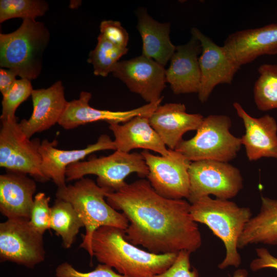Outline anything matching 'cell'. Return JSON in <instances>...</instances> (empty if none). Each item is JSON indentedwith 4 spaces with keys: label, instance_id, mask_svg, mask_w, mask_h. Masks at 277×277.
Wrapping results in <instances>:
<instances>
[{
    "label": "cell",
    "instance_id": "cell-6",
    "mask_svg": "<svg viewBox=\"0 0 277 277\" xmlns=\"http://www.w3.org/2000/svg\"><path fill=\"white\" fill-rule=\"evenodd\" d=\"M231 121L226 115H209L204 117L195 135L183 140L174 149L191 162L212 160L229 162L242 146L240 137L230 132Z\"/></svg>",
    "mask_w": 277,
    "mask_h": 277
},
{
    "label": "cell",
    "instance_id": "cell-27",
    "mask_svg": "<svg viewBox=\"0 0 277 277\" xmlns=\"http://www.w3.org/2000/svg\"><path fill=\"white\" fill-rule=\"evenodd\" d=\"M128 51L127 47L117 46L99 34L97 44L89 53L87 62L93 66L94 75L106 77Z\"/></svg>",
    "mask_w": 277,
    "mask_h": 277
},
{
    "label": "cell",
    "instance_id": "cell-34",
    "mask_svg": "<svg viewBox=\"0 0 277 277\" xmlns=\"http://www.w3.org/2000/svg\"><path fill=\"white\" fill-rule=\"evenodd\" d=\"M257 258L250 264V268L253 271L264 268H271L277 270V258L273 256L265 248L256 249Z\"/></svg>",
    "mask_w": 277,
    "mask_h": 277
},
{
    "label": "cell",
    "instance_id": "cell-15",
    "mask_svg": "<svg viewBox=\"0 0 277 277\" xmlns=\"http://www.w3.org/2000/svg\"><path fill=\"white\" fill-rule=\"evenodd\" d=\"M57 141L50 142L44 139L41 143L39 152L42 157L41 170L48 180H52L58 188L66 185V172L67 167L84 159L94 152L113 150L116 147L109 135L102 134L94 144L85 148L75 150H62L56 148Z\"/></svg>",
    "mask_w": 277,
    "mask_h": 277
},
{
    "label": "cell",
    "instance_id": "cell-17",
    "mask_svg": "<svg viewBox=\"0 0 277 277\" xmlns=\"http://www.w3.org/2000/svg\"><path fill=\"white\" fill-rule=\"evenodd\" d=\"M31 96L32 113L28 120L23 119L19 123L22 131L29 138L35 133L58 124L68 103L61 81L48 88L33 89Z\"/></svg>",
    "mask_w": 277,
    "mask_h": 277
},
{
    "label": "cell",
    "instance_id": "cell-12",
    "mask_svg": "<svg viewBox=\"0 0 277 277\" xmlns=\"http://www.w3.org/2000/svg\"><path fill=\"white\" fill-rule=\"evenodd\" d=\"M191 33L202 46V52L199 58L201 84L197 94L200 101L205 103L216 86L232 83L241 66L223 46L216 44L197 28L192 27Z\"/></svg>",
    "mask_w": 277,
    "mask_h": 277
},
{
    "label": "cell",
    "instance_id": "cell-10",
    "mask_svg": "<svg viewBox=\"0 0 277 277\" xmlns=\"http://www.w3.org/2000/svg\"><path fill=\"white\" fill-rule=\"evenodd\" d=\"M45 259L43 235L25 219L0 224V261L32 268Z\"/></svg>",
    "mask_w": 277,
    "mask_h": 277
},
{
    "label": "cell",
    "instance_id": "cell-13",
    "mask_svg": "<svg viewBox=\"0 0 277 277\" xmlns=\"http://www.w3.org/2000/svg\"><path fill=\"white\" fill-rule=\"evenodd\" d=\"M132 92L139 94L148 103L162 98L166 87L165 67L143 55L118 62L112 72Z\"/></svg>",
    "mask_w": 277,
    "mask_h": 277
},
{
    "label": "cell",
    "instance_id": "cell-30",
    "mask_svg": "<svg viewBox=\"0 0 277 277\" xmlns=\"http://www.w3.org/2000/svg\"><path fill=\"white\" fill-rule=\"evenodd\" d=\"M50 200V197L45 193H37L34 197L30 212V224L43 235L46 230L50 229L51 208L49 206Z\"/></svg>",
    "mask_w": 277,
    "mask_h": 277
},
{
    "label": "cell",
    "instance_id": "cell-20",
    "mask_svg": "<svg viewBox=\"0 0 277 277\" xmlns=\"http://www.w3.org/2000/svg\"><path fill=\"white\" fill-rule=\"evenodd\" d=\"M181 103H166L160 105L149 117L152 127L165 145L174 150L187 132L197 130L204 117L199 113L186 112Z\"/></svg>",
    "mask_w": 277,
    "mask_h": 277
},
{
    "label": "cell",
    "instance_id": "cell-26",
    "mask_svg": "<svg viewBox=\"0 0 277 277\" xmlns=\"http://www.w3.org/2000/svg\"><path fill=\"white\" fill-rule=\"evenodd\" d=\"M253 87L254 103L262 111L277 109V64H264Z\"/></svg>",
    "mask_w": 277,
    "mask_h": 277
},
{
    "label": "cell",
    "instance_id": "cell-25",
    "mask_svg": "<svg viewBox=\"0 0 277 277\" xmlns=\"http://www.w3.org/2000/svg\"><path fill=\"white\" fill-rule=\"evenodd\" d=\"M51 208L50 228L61 236L63 247L69 248L80 228L84 227L83 221L72 205L65 200L56 198Z\"/></svg>",
    "mask_w": 277,
    "mask_h": 277
},
{
    "label": "cell",
    "instance_id": "cell-33",
    "mask_svg": "<svg viewBox=\"0 0 277 277\" xmlns=\"http://www.w3.org/2000/svg\"><path fill=\"white\" fill-rule=\"evenodd\" d=\"M100 34L110 43L118 47H127L129 34L120 22L103 21L100 24Z\"/></svg>",
    "mask_w": 277,
    "mask_h": 277
},
{
    "label": "cell",
    "instance_id": "cell-14",
    "mask_svg": "<svg viewBox=\"0 0 277 277\" xmlns=\"http://www.w3.org/2000/svg\"><path fill=\"white\" fill-rule=\"evenodd\" d=\"M91 97V93L82 91L78 99L68 102L58 124L66 130H70L79 126L100 121L108 124L124 123L137 116L150 117L163 99V97L157 102L147 103L130 110L110 111L91 107L89 105Z\"/></svg>",
    "mask_w": 277,
    "mask_h": 277
},
{
    "label": "cell",
    "instance_id": "cell-5",
    "mask_svg": "<svg viewBox=\"0 0 277 277\" xmlns=\"http://www.w3.org/2000/svg\"><path fill=\"white\" fill-rule=\"evenodd\" d=\"M50 40L43 23L25 19L10 33L0 34V67L15 71L21 78L36 79L42 69L43 55Z\"/></svg>",
    "mask_w": 277,
    "mask_h": 277
},
{
    "label": "cell",
    "instance_id": "cell-35",
    "mask_svg": "<svg viewBox=\"0 0 277 277\" xmlns=\"http://www.w3.org/2000/svg\"><path fill=\"white\" fill-rule=\"evenodd\" d=\"M17 74L10 69L0 68V91L5 94L16 81Z\"/></svg>",
    "mask_w": 277,
    "mask_h": 277
},
{
    "label": "cell",
    "instance_id": "cell-8",
    "mask_svg": "<svg viewBox=\"0 0 277 277\" xmlns=\"http://www.w3.org/2000/svg\"><path fill=\"white\" fill-rule=\"evenodd\" d=\"M1 123V167L10 172L28 174L37 181H48L41 170L39 139L28 138L16 120Z\"/></svg>",
    "mask_w": 277,
    "mask_h": 277
},
{
    "label": "cell",
    "instance_id": "cell-28",
    "mask_svg": "<svg viewBox=\"0 0 277 277\" xmlns=\"http://www.w3.org/2000/svg\"><path fill=\"white\" fill-rule=\"evenodd\" d=\"M48 9V3L44 0H1L0 23L13 18L35 19Z\"/></svg>",
    "mask_w": 277,
    "mask_h": 277
},
{
    "label": "cell",
    "instance_id": "cell-31",
    "mask_svg": "<svg viewBox=\"0 0 277 277\" xmlns=\"http://www.w3.org/2000/svg\"><path fill=\"white\" fill-rule=\"evenodd\" d=\"M56 277H129L115 272L112 267L99 264L91 271L84 272L75 269L68 262H63L55 269Z\"/></svg>",
    "mask_w": 277,
    "mask_h": 277
},
{
    "label": "cell",
    "instance_id": "cell-18",
    "mask_svg": "<svg viewBox=\"0 0 277 277\" xmlns=\"http://www.w3.org/2000/svg\"><path fill=\"white\" fill-rule=\"evenodd\" d=\"M233 106L245 127V133L241 140L248 159L253 161L262 157L277 159V123L275 118L268 114L253 117L239 103H234Z\"/></svg>",
    "mask_w": 277,
    "mask_h": 277
},
{
    "label": "cell",
    "instance_id": "cell-19",
    "mask_svg": "<svg viewBox=\"0 0 277 277\" xmlns=\"http://www.w3.org/2000/svg\"><path fill=\"white\" fill-rule=\"evenodd\" d=\"M223 46L242 66L264 55L277 54V23L236 31L228 36Z\"/></svg>",
    "mask_w": 277,
    "mask_h": 277
},
{
    "label": "cell",
    "instance_id": "cell-23",
    "mask_svg": "<svg viewBox=\"0 0 277 277\" xmlns=\"http://www.w3.org/2000/svg\"><path fill=\"white\" fill-rule=\"evenodd\" d=\"M135 14L136 28L142 41V55L165 67L176 50L170 38V23L156 21L144 8H139Z\"/></svg>",
    "mask_w": 277,
    "mask_h": 277
},
{
    "label": "cell",
    "instance_id": "cell-22",
    "mask_svg": "<svg viewBox=\"0 0 277 277\" xmlns=\"http://www.w3.org/2000/svg\"><path fill=\"white\" fill-rule=\"evenodd\" d=\"M149 117L137 116L123 124H109V128L114 136L116 150L129 152L133 149L141 148L161 155L168 154L169 149L151 126Z\"/></svg>",
    "mask_w": 277,
    "mask_h": 277
},
{
    "label": "cell",
    "instance_id": "cell-32",
    "mask_svg": "<svg viewBox=\"0 0 277 277\" xmlns=\"http://www.w3.org/2000/svg\"><path fill=\"white\" fill-rule=\"evenodd\" d=\"M191 252L186 250L179 252L173 264L164 272L152 277H199L196 269H191Z\"/></svg>",
    "mask_w": 277,
    "mask_h": 277
},
{
    "label": "cell",
    "instance_id": "cell-3",
    "mask_svg": "<svg viewBox=\"0 0 277 277\" xmlns=\"http://www.w3.org/2000/svg\"><path fill=\"white\" fill-rule=\"evenodd\" d=\"M111 190L102 187L89 178H82L73 185L58 188L56 198L69 202L80 215L86 229L80 247L92 258L91 240L93 233L102 226H113L125 230L129 221L123 213L113 209L105 200Z\"/></svg>",
    "mask_w": 277,
    "mask_h": 277
},
{
    "label": "cell",
    "instance_id": "cell-16",
    "mask_svg": "<svg viewBox=\"0 0 277 277\" xmlns=\"http://www.w3.org/2000/svg\"><path fill=\"white\" fill-rule=\"evenodd\" d=\"M201 52L200 41L192 35L188 43L176 46L166 69V83L175 94L198 93L201 84L199 58Z\"/></svg>",
    "mask_w": 277,
    "mask_h": 277
},
{
    "label": "cell",
    "instance_id": "cell-7",
    "mask_svg": "<svg viewBox=\"0 0 277 277\" xmlns=\"http://www.w3.org/2000/svg\"><path fill=\"white\" fill-rule=\"evenodd\" d=\"M132 173L141 177L147 176L149 169L142 154L115 150L108 156L92 157L69 165L66 177V181H72L87 175H95L98 186L116 191L126 184L125 179Z\"/></svg>",
    "mask_w": 277,
    "mask_h": 277
},
{
    "label": "cell",
    "instance_id": "cell-2",
    "mask_svg": "<svg viewBox=\"0 0 277 277\" xmlns=\"http://www.w3.org/2000/svg\"><path fill=\"white\" fill-rule=\"evenodd\" d=\"M92 257L101 263L114 268L129 277H152L168 269L178 253L156 254L144 251L128 242L125 230L113 226H102L93 233Z\"/></svg>",
    "mask_w": 277,
    "mask_h": 277
},
{
    "label": "cell",
    "instance_id": "cell-1",
    "mask_svg": "<svg viewBox=\"0 0 277 277\" xmlns=\"http://www.w3.org/2000/svg\"><path fill=\"white\" fill-rule=\"evenodd\" d=\"M107 202L121 210L129 221L125 239L156 254L191 252L202 245L191 204L183 199H169L159 194L148 180L126 183L117 191L107 192Z\"/></svg>",
    "mask_w": 277,
    "mask_h": 277
},
{
    "label": "cell",
    "instance_id": "cell-29",
    "mask_svg": "<svg viewBox=\"0 0 277 277\" xmlns=\"http://www.w3.org/2000/svg\"><path fill=\"white\" fill-rule=\"evenodd\" d=\"M33 89L31 81L16 80L12 86L3 95L1 121L16 120L15 111L17 107L30 96Z\"/></svg>",
    "mask_w": 277,
    "mask_h": 277
},
{
    "label": "cell",
    "instance_id": "cell-11",
    "mask_svg": "<svg viewBox=\"0 0 277 277\" xmlns=\"http://www.w3.org/2000/svg\"><path fill=\"white\" fill-rule=\"evenodd\" d=\"M141 153L149 169L148 181L159 194L169 199H188L191 162L187 157L170 149L166 156L154 155L147 150Z\"/></svg>",
    "mask_w": 277,
    "mask_h": 277
},
{
    "label": "cell",
    "instance_id": "cell-36",
    "mask_svg": "<svg viewBox=\"0 0 277 277\" xmlns=\"http://www.w3.org/2000/svg\"><path fill=\"white\" fill-rule=\"evenodd\" d=\"M248 272L245 269H239L233 273V277H248Z\"/></svg>",
    "mask_w": 277,
    "mask_h": 277
},
{
    "label": "cell",
    "instance_id": "cell-24",
    "mask_svg": "<svg viewBox=\"0 0 277 277\" xmlns=\"http://www.w3.org/2000/svg\"><path fill=\"white\" fill-rule=\"evenodd\" d=\"M259 243L277 245V200L264 196H261L259 213L246 224L238 248Z\"/></svg>",
    "mask_w": 277,
    "mask_h": 277
},
{
    "label": "cell",
    "instance_id": "cell-21",
    "mask_svg": "<svg viewBox=\"0 0 277 277\" xmlns=\"http://www.w3.org/2000/svg\"><path fill=\"white\" fill-rule=\"evenodd\" d=\"M36 190L34 180L25 174L8 171L1 174V213L7 219L29 220Z\"/></svg>",
    "mask_w": 277,
    "mask_h": 277
},
{
    "label": "cell",
    "instance_id": "cell-4",
    "mask_svg": "<svg viewBox=\"0 0 277 277\" xmlns=\"http://www.w3.org/2000/svg\"><path fill=\"white\" fill-rule=\"evenodd\" d=\"M190 214L195 222L206 225L223 242L226 255L218 267H238L241 258L238 242L246 224L252 217L248 207H241L228 200L202 197L191 204Z\"/></svg>",
    "mask_w": 277,
    "mask_h": 277
},
{
    "label": "cell",
    "instance_id": "cell-9",
    "mask_svg": "<svg viewBox=\"0 0 277 277\" xmlns=\"http://www.w3.org/2000/svg\"><path fill=\"white\" fill-rule=\"evenodd\" d=\"M189 174L190 189L187 199L191 204L210 194L217 199L229 200L235 196L243 188L240 170L228 162H191Z\"/></svg>",
    "mask_w": 277,
    "mask_h": 277
}]
</instances>
